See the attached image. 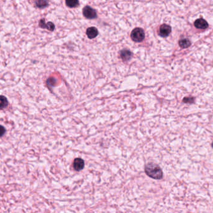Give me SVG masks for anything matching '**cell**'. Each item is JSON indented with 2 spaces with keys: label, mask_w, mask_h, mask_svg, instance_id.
<instances>
[{
  "label": "cell",
  "mask_w": 213,
  "mask_h": 213,
  "mask_svg": "<svg viewBox=\"0 0 213 213\" xmlns=\"http://www.w3.org/2000/svg\"><path fill=\"white\" fill-rule=\"evenodd\" d=\"M144 171L146 174L150 178L154 179H161L163 178V171L161 168L155 163H148L145 166Z\"/></svg>",
  "instance_id": "1"
},
{
  "label": "cell",
  "mask_w": 213,
  "mask_h": 213,
  "mask_svg": "<svg viewBox=\"0 0 213 213\" xmlns=\"http://www.w3.org/2000/svg\"><path fill=\"white\" fill-rule=\"evenodd\" d=\"M145 34L144 30L141 28L134 29L131 33V38L133 41L136 43H140L144 39Z\"/></svg>",
  "instance_id": "2"
},
{
  "label": "cell",
  "mask_w": 213,
  "mask_h": 213,
  "mask_svg": "<svg viewBox=\"0 0 213 213\" xmlns=\"http://www.w3.org/2000/svg\"><path fill=\"white\" fill-rule=\"evenodd\" d=\"M83 16L86 18L89 19V20L94 19L97 17V14H96V11L89 6H86L83 8Z\"/></svg>",
  "instance_id": "3"
},
{
  "label": "cell",
  "mask_w": 213,
  "mask_h": 213,
  "mask_svg": "<svg viewBox=\"0 0 213 213\" xmlns=\"http://www.w3.org/2000/svg\"><path fill=\"white\" fill-rule=\"evenodd\" d=\"M171 33V28L170 26L163 24L160 26L159 28V35L163 37H167Z\"/></svg>",
  "instance_id": "4"
},
{
  "label": "cell",
  "mask_w": 213,
  "mask_h": 213,
  "mask_svg": "<svg viewBox=\"0 0 213 213\" xmlns=\"http://www.w3.org/2000/svg\"><path fill=\"white\" fill-rule=\"evenodd\" d=\"M73 168L76 171H81L84 167V161L83 159L78 158H76L73 161Z\"/></svg>",
  "instance_id": "5"
},
{
  "label": "cell",
  "mask_w": 213,
  "mask_h": 213,
  "mask_svg": "<svg viewBox=\"0 0 213 213\" xmlns=\"http://www.w3.org/2000/svg\"><path fill=\"white\" fill-rule=\"evenodd\" d=\"M194 26L197 29L206 30L208 27V23L205 20L199 18L196 20V21L194 22Z\"/></svg>",
  "instance_id": "6"
},
{
  "label": "cell",
  "mask_w": 213,
  "mask_h": 213,
  "mask_svg": "<svg viewBox=\"0 0 213 213\" xmlns=\"http://www.w3.org/2000/svg\"><path fill=\"white\" fill-rule=\"evenodd\" d=\"M86 35L89 39L95 38L98 35V30L95 27L88 28L86 30Z\"/></svg>",
  "instance_id": "7"
},
{
  "label": "cell",
  "mask_w": 213,
  "mask_h": 213,
  "mask_svg": "<svg viewBox=\"0 0 213 213\" xmlns=\"http://www.w3.org/2000/svg\"><path fill=\"white\" fill-rule=\"evenodd\" d=\"M39 25H40V26L41 28H46V29H47V30H48L50 31H53L54 30V28H55L54 25V24L53 23L48 22V23H46L44 20H40Z\"/></svg>",
  "instance_id": "8"
},
{
  "label": "cell",
  "mask_w": 213,
  "mask_h": 213,
  "mask_svg": "<svg viewBox=\"0 0 213 213\" xmlns=\"http://www.w3.org/2000/svg\"><path fill=\"white\" fill-rule=\"evenodd\" d=\"M120 56H121V58L123 61H129L131 58L132 53L128 50H123L121 51Z\"/></svg>",
  "instance_id": "9"
},
{
  "label": "cell",
  "mask_w": 213,
  "mask_h": 213,
  "mask_svg": "<svg viewBox=\"0 0 213 213\" xmlns=\"http://www.w3.org/2000/svg\"><path fill=\"white\" fill-rule=\"evenodd\" d=\"M179 45L181 48L184 49V48H187L189 47L191 45V43L188 39L184 38V39L181 40L179 41Z\"/></svg>",
  "instance_id": "10"
},
{
  "label": "cell",
  "mask_w": 213,
  "mask_h": 213,
  "mask_svg": "<svg viewBox=\"0 0 213 213\" xmlns=\"http://www.w3.org/2000/svg\"><path fill=\"white\" fill-rule=\"evenodd\" d=\"M66 5L71 8H76L79 5V0H66Z\"/></svg>",
  "instance_id": "11"
},
{
  "label": "cell",
  "mask_w": 213,
  "mask_h": 213,
  "mask_svg": "<svg viewBox=\"0 0 213 213\" xmlns=\"http://www.w3.org/2000/svg\"><path fill=\"white\" fill-rule=\"evenodd\" d=\"M36 5L39 8H44L48 5L47 0H36Z\"/></svg>",
  "instance_id": "12"
},
{
  "label": "cell",
  "mask_w": 213,
  "mask_h": 213,
  "mask_svg": "<svg viewBox=\"0 0 213 213\" xmlns=\"http://www.w3.org/2000/svg\"><path fill=\"white\" fill-rule=\"evenodd\" d=\"M1 109L2 110H3L5 108H6L8 105V101L6 97L3 96H1Z\"/></svg>",
  "instance_id": "13"
},
{
  "label": "cell",
  "mask_w": 213,
  "mask_h": 213,
  "mask_svg": "<svg viewBox=\"0 0 213 213\" xmlns=\"http://www.w3.org/2000/svg\"><path fill=\"white\" fill-rule=\"evenodd\" d=\"M194 98L192 97H185L183 99V102L184 103H188V104H192L194 102Z\"/></svg>",
  "instance_id": "14"
},
{
  "label": "cell",
  "mask_w": 213,
  "mask_h": 213,
  "mask_svg": "<svg viewBox=\"0 0 213 213\" xmlns=\"http://www.w3.org/2000/svg\"><path fill=\"white\" fill-rule=\"evenodd\" d=\"M6 132V130L5 128L2 126V128H1V136H3L4 135V134Z\"/></svg>",
  "instance_id": "15"
},
{
  "label": "cell",
  "mask_w": 213,
  "mask_h": 213,
  "mask_svg": "<svg viewBox=\"0 0 213 213\" xmlns=\"http://www.w3.org/2000/svg\"><path fill=\"white\" fill-rule=\"evenodd\" d=\"M211 146H212V148H213V143H212V144H211Z\"/></svg>",
  "instance_id": "16"
}]
</instances>
